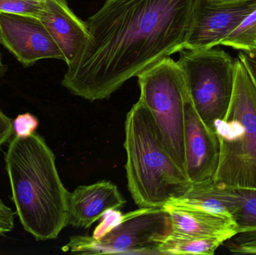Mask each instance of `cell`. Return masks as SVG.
Wrapping results in <instances>:
<instances>
[{"label":"cell","mask_w":256,"mask_h":255,"mask_svg":"<svg viewBox=\"0 0 256 255\" xmlns=\"http://www.w3.org/2000/svg\"><path fill=\"white\" fill-rule=\"evenodd\" d=\"M38 120L30 113L18 115L13 121V130L15 136L28 137L36 133L38 126Z\"/></svg>","instance_id":"obj_20"},{"label":"cell","mask_w":256,"mask_h":255,"mask_svg":"<svg viewBox=\"0 0 256 255\" xmlns=\"http://www.w3.org/2000/svg\"><path fill=\"white\" fill-rule=\"evenodd\" d=\"M137 77L138 100L152 113L168 154L186 174L184 106L188 91L182 68L177 61L166 57Z\"/></svg>","instance_id":"obj_5"},{"label":"cell","mask_w":256,"mask_h":255,"mask_svg":"<svg viewBox=\"0 0 256 255\" xmlns=\"http://www.w3.org/2000/svg\"><path fill=\"white\" fill-rule=\"evenodd\" d=\"M196 0H106L86 22L88 37L62 84L90 102L184 49Z\"/></svg>","instance_id":"obj_1"},{"label":"cell","mask_w":256,"mask_h":255,"mask_svg":"<svg viewBox=\"0 0 256 255\" xmlns=\"http://www.w3.org/2000/svg\"><path fill=\"white\" fill-rule=\"evenodd\" d=\"M7 66L2 62V54L0 52V76H4L7 72Z\"/></svg>","instance_id":"obj_24"},{"label":"cell","mask_w":256,"mask_h":255,"mask_svg":"<svg viewBox=\"0 0 256 255\" xmlns=\"http://www.w3.org/2000/svg\"><path fill=\"white\" fill-rule=\"evenodd\" d=\"M256 10V0L214 2L196 0L184 49H210Z\"/></svg>","instance_id":"obj_8"},{"label":"cell","mask_w":256,"mask_h":255,"mask_svg":"<svg viewBox=\"0 0 256 255\" xmlns=\"http://www.w3.org/2000/svg\"><path fill=\"white\" fill-rule=\"evenodd\" d=\"M16 214L38 241L56 239L68 226L69 192L58 175L56 157L43 137L14 136L4 157Z\"/></svg>","instance_id":"obj_2"},{"label":"cell","mask_w":256,"mask_h":255,"mask_svg":"<svg viewBox=\"0 0 256 255\" xmlns=\"http://www.w3.org/2000/svg\"><path fill=\"white\" fill-rule=\"evenodd\" d=\"M14 226V213L0 199V237L4 236L12 232Z\"/></svg>","instance_id":"obj_21"},{"label":"cell","mask_w":256,"mask_h":255,"mask_svg":"<svg viewBox=\"0 0 256 255\" xmlns=\"http://www.w3.org/2000/svg\"><path fill=\"white\" fill-rule=\"evenodd\" d=\"M238 58L248 67L256 88V51H242L239 53Z\"/></svg>","instance_id":"obj_23"},{"label":"cell","mask_w":256,"mask_h":255,"mask_svg":"<svg viewBox=\"0 0 256 255\" xmlns=\"http://www.w3.org/2000/svg\"><path fill=\"white\" fill-rule=\"evenodd\" d=\"M13 133V121L0 109V147L10 140Z\"/></svg>","instance_id":"obj_22"},{"label":"cell","mask_w":256,"mask_h":255,"mask_svg":"<svg viewBox=\"0 0 256 255\" xmlns=\"http://www.w3.org/2000/svg\"><path fill=\"white\" fill-rule=\"evenodd\" d=\"M184 156L186 175L192 184L214 179L219 164V139L197 113L189 94L184 106Z\"/></svg>","instance_id":"obj_10"},{"label":"cell","mask_w":256,"mask_h":255,"mask_svg":"<svg viewBox=\"0 0 256 255\" xmlns=\"http://www.w3.org/2000/svg\"><path fill=\"white\" fill-rule=\"evenodd\" d=\"M225 243L232 254L256 255V232L238 234Z\"/></svg>","instance_id":"obj_19"},{"label":"cell","mask_w":256,"mask_h":255,"mask_svg":"<svg viewBox=\"0 0 256 255\" xmlns=\"http://www.w3.org/2000/svg\"><path fill=\"white\" fill-rule=\"evenodd\" d=\"M45 0H0V12L38 18Z\"/></svg>","instance_id":"obj_18"},{"label":"cell","mask_w":256,"mask_h":255,"mask_svg":"<svg viewBox=\"0 0 256 255\" xmlns=\"http://www.w3.org/2000/svg\"><path fill=\"white\" fill-rule=\"evenodd\" d=\"M126 203L117 186L110 181L80 186L69 193L68 226L88 229L108 212L120 209Z\"/></svg>","instance_id":"obj_11"},{"label":"cell","mask_w":256,"mask_h":255,"mask_svg":"<svg viewBox=\"0 0 256 255\" xmlns=\"http://www.w3.org/2000/svg\"><path fill=\"white\" fill-rule=\"evenodd\" d=\"M172 232L201 238H222L226 241L238 234L232 217L212 214L196 208L165 205Z\"/></svg>","instance_id":"obj_13"},{"label":"cell","mask_w":256,"mask_h":255,"mask_svg":"<svg viewBox=\"0 0 256 255\" xmlns=\"http://www.w3.org/2000/svg\"><path fill=\"white\" fill-rule=\"evenodd\" d=\"M214 2H234V1H246V0H210Z\"/></svg>","instance_id":"obj_25"},{"label":"cell","mask_w":256,"mask_h":255,"mask_svg":"<svg viewBox=\"0 0 256 255\" xmlns=\"http://www.w3.org/2000/svg\"><path fill=\"white\" fill-rule=\"evenodd\" d=\"M166 205L196 208L212 214L232 217L238 205L236 189L215 182L214 180L192 184L189 191Z\"/></svg>","instance_id":"obj_14"},{"label":"cell","mask_w":256,"mask_h":255,"mask_svg":"<svg viewBox=\"0 0 256 255\" xmlns=\"http://www.w3.org/2000/svg\"><path fill=\"white\" fill-rule=\"evenodd\" d=\"M220 160L214 181L234 189L256 190V88L248 67L236 59L230 107L215 124Z\"/></svg>","instance_id":"obj_4"},{"label":"cell","mask_w":256,"mask_h":255,"mask_svg":"<svg viewBox=\"0 0 256 255\" xmlns=\"http://www.w3.org/2000/svg\"><path fill=\"white\" fill-rule=\"evenodd\" d=\"M0 43L25 67L45 58L64 61L60 46L36 16L0 12Z\"/></svg>","instance_id":"obj_9"},{"label":"cell","mask_w":256,"mask_h":255,"mask_svg":"<svg viewBox=\"0 0 256 255\" xmlns=\"http://www.w3.org/2000/svg\"><path fill=\"white\" fill-rule=\"evenodd\" d=\"M238 205L233 215L239 233L256 232V190L236 189Z\"/></svg>","instance_id":"obj_16"},{"label":"cell","mask_w":256,"mask_h":255,"mask_svg":"<svg viewBox=\"0 0 256 255\" xmlns=\"http://www.w3.org/2000/svg\"><path fill=\"white\" fill-rule=\"evenodd\" d=\"M171 232L170 217L164 208H140L120 214L99 235L70 237L62 250L76 255L156 254V247Z\"/></svg>","instance_id":"obj_7"},{"label":"cell","mask_w":256,"mask_h":255,"mask_svg":"<svg viewBox=\"0 0 256 255\" xmlns=\"http://www.w3.org/2000/svg\"><path fill=\"white\" fill-rule=\"evenodd\" d=\"M225 242L222 238H194L171 232L158 245L156 252L160 255H212Z\"/></svg>","instance_id":"obj_15"},{"label":"cell","mask_w":256,"mask_h":255,"mask_svg":"<svg viewBox=\"0 0 256 255\" xmlns=\"http://www.w3.org/2000/svg\"><path fill=\"white\" fill-rule=\"evenodd\" d=\"M128 187L140 208H162L186 194L192 184L168 154L153 116L138 100L126 116Z\"/></svg>","instance_id":"obj_3"},{"label":"cell","mask_w":256,"mask_h":255,"mask_svg":"<svg viewBox=\"0 0 256 255\" xmlns=\"http://www.w3.org/2000/svg\"><path fill=\"white\" fill-rule=\"evenodd\" d=\"M38 18L60 46L67 65L72 64L88 40L86 22L70 10L66 0H45Z\"/></svg>","instance_id":"obj_12"},{"label":"cell","mask_w":256,"mask_h":255,"mask_svg":"<svg viewBox=\"0 0 256 255\" xmlns=\"http://www.w3.org/2000/svg\"><path fill=\"white\" fill-rule=\"evenodd\" d=\"M236 59L220 49H183L177 61L188 94L203 122L214 131L226 113L236 82Z\"/></svg>","instance_id":"obj_6"},{"label":"cell","mask_w":256,"mask_h":255,"mask_svg":"<svg viewBox=\"0 0 256 255\" xmlns=\"http://www.w3.org/2000/svg\"><path fill=\"white\" fill-rule=\"evenodd\" d=\"M220 45L246 52L256 51V10L222 39Z\"/></svg>","instance_id":"obj_17"}]
</instances>
